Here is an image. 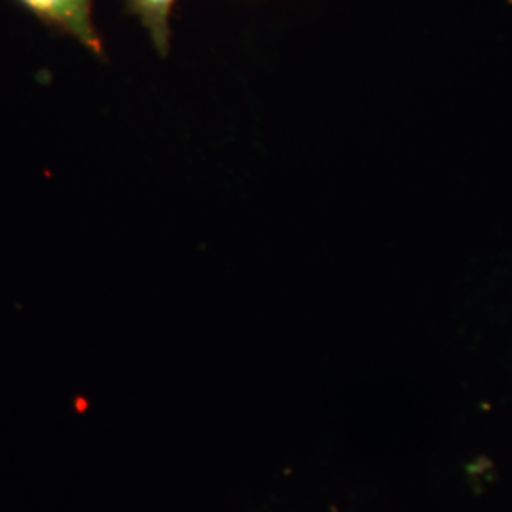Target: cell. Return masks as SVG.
<instances>
[{"label": "cell", "mask_w": 512, "mask_h": 512, "mask_svg": "<svg viewBox=\"0 0 512 512\" xmlns=\"http://www.w3.org/2000/svg\"><path fill=\"white\" fill-rule=\"evenodd\" d=\"M40 21L76 38L93 54L103 52L101 38L93 25V0H18Z\"/></svg>", "instance_id": "1"}, {"label": "cell", "mask_w": 512, "mask_h": 512, "mask_svg": "<svg viewBox=\"0 0 512 512\" xmlns=\"http://www.w3.org/2000/svg\"><path fill=\"white\" fill-rule=\"evenodd\" d=\"M177 0H128L129 10L141 19L152 44L160 54L169 52L171 42V12Z\"/></svg>", "instance_id": "2"}]
</instances>
